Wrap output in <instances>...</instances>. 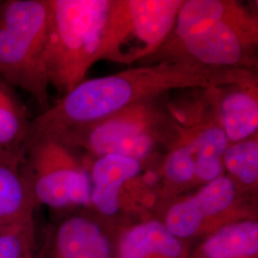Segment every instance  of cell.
I'll return each instance as SVG.
<instances>
[{
	"label": "cell",
	"mask_w": 258,
	"mask_h": 258,
	"mask_svg": "<svg viewBox=\"0 0 258 258\" xmlns=\"http://www.w3.org/2000/svg\"><path fill=\"white\" fill-rule=\"evenodd\" d=\"M250 84H257V74L248 69L166 61L129 68L78 84L31 120L27 141L60 138L171 90Z\"/></svg>",
	"instance_id": "1"
},
{
	"label": "cell",
	"mask_w": 258,
	"mask_h": 258,
	"mask_svg": "<svg viewBox=\"0 0 258 258\" xmlns=\"http://www.w3.org/2000/svg\"><path fill=\"white\" fill-rule=\"evenodd\" d=\"M257 45V17L243 3L184 0L165 42L141 63L166 61L254 71Z\"/></svg>",
	"instance_id": "2"
},
{
	"label": "cell",
	"mask_w": 258,
	"mask_h": 258,
	"mask_svg": "<svg viewBox=\"0 0 258 258\" xmlns=\"http://www.w3.org/2000/svg\"><path fill=\"white\" fill-rule=\"evenodd\" d=\"M186 134L158 99L129 106L89 126L55 139L92 158L120 155L142 161L160 148H172Z\"/></svg>",
	"instance_id": "3"
},
{
	"label": "cell",
	"mask_w": 258,
	"mask_h": 258,
	"mask_svg": "<svg viewBox=\"0 0 258 258\" xmlns=\"http://www.w3.org/2000/svg\"><path fill=\"white\" fill-rule=\"evenodd\" d=\"M50 22L45 73L60 96L86 80L97 63L109 0H48Z\"/></svg>",
	"instance_id": "4"
},
{
	"label": "cell",
	"mask_w": 258,
	"mask_h": 258,
	"mask_svg": "<svg viewBox=\"0 0 258 258\" xmlns=\"http://www.w3.org/2000/svg\"><path fill=\"white\" fill-rule=\"evenodd\" d=\"M49 22L48 0L0 1V75L42 111L50 106L44 63Z\"/></svg>",
	"instance_id": "5"
},
{
	"label": "cell",
	"mask_w": 258,
	"mask_h": 258,
	"mask_svg": "<svg viewBox=\"0 0 258 258\" xmlns=\"http://www.w3.org/2000/svg\"><path fill=\"white\" fill-rule=\"evenodd\" d=\"M184 0H109L96 61L131 66L152 55L174 26Z\"/></svg>",
	"instance_id": "6"
},
{
	"label": "cell",
	"mask_w": 258,
	"mask_h": 258,
	"mask_svg": "<svg viewBox=\"0 0 258 258\" xmlns=\"http://www.w3.org/2000/svg\"><path fill=\"white\" fill-rule=\"evenodd\" d=\"M21 170L37 206L53 209L91 207V179L77 151L51 138L29 140Z\"/></svg>",
	"instance_id": "7"
},
{
	"label": "cell",
	"mask_w": 258,
	"mask_h": 258,
	"mask_svg": "<svg viewBox=\"0 0 258 258\" xmlns=\"http://www.w3.org/2000/svg\"><path fill=\"white\" fill-rule=\"evenodd\" d=\"M237 187L229 176L210 182L194 196L173 204L166 212L167 230L179 239L188 238L204 225L230 211L236 200Z\"/></svg>",
	"instance_id": "8"
},
{
	"label": "cell",
	"mask_w": 258,
	"mask_h": 258,
	"mask_svg": "<svg viewBox=\"0 0 258 258\" xmlns=\"http://www.w3.org/2000/svg\"><path fill=\"white\" fill-rule=\"evenodd\" d=\"M36 258H110V246L97 222L77 213L58 223L49 248Z\"/></svg>",
	"instance_id": "9"
},
{
	"label": "cell",
	"mask_w": 258,
	"mask_h": 258,
	"mask_svg": "<svg viewBox=\"0 0 258 258\" xmlns=\"http://www.w3.org/2000/svg\"><path fill=\"white\" fill-rule=\"evenodd\" d=\"M91 179V207L105 216L119 211L121 187L138 175L140 161L120 155H105L83 161Z\"/></svg>",
	"instance_id": "10"
},
{
	"label": "cell",
	"mask_w": 258,
	"mask_h": 258,
	"mask_svg": "<svg viewBox=\"0 0 258 258\" xmlns=\"http://www.w3.org/2000/svg\"><path fill=\"white\" fill-rule=\"evenodd\" d=\"M37 207L21 161L0 153V232L33 220Z\"/></svg>",
	"instance_id": "11"
},
{
	"label": "cell",
	"mask_w": 258,
	"mask_h": 258,
	"mask_svg": "<svg viewBox=\"0 0 258 258\" xmlns=\"http://www.w3.org/2000/svg\"><path fill=\"white\" fill-rule=\"evenodd\" d=\"M226 88L218 102L217 118L229 144L238 143L256 135L257 84L231 85Z\"/></svg>",
	"instance_id": "12"
},
{
	"label": "cell",
	"mask_w": 258,
	"mask_h": 258,
	"mask_svg": "<svg viewBox=\"0 0 258 258\" xmlns=\"http://www.w3.org/2000/svg\"><path fill=\"white\" fill-rule=\"evenodd\" d=\"M119 258H185V248L164 223L151 220L132 227L123 234Z\"/></svg>",
	"instance_id": "13"
},
{
	"label": "cell",
	"mask_w": 258,
	"mask_h": 258,
	"mask_svg": "<svg viewBox=\"0 0 258 258\" xmlns=\"http://www.w3.org/2000/svg\"><path fill=\"white\" fill-rule=\"evenodd\" d=\"M31 119L16 91L0 75V153L22 161Z\"/></svg>",
	"instance_id": "14"
},
{
	"label": "cell",
	"mask_w": 258,
	"mask_h": 258,
	"mask_svg": "<svg viewBox=\"0 0 258 258\" xmlns=\"http://www.w3.org/2000/svg\"><path fill=\"white\" fill-rule=\"evenodd\" d=\"M202 258H255L258 224L253 220L233 222L210 235L200 249Z\"/></svg>",
	"instance_id": "15"
},
{
	"label": "cell",
	"mask_w": 258,
	"mask_h": 258,
	"mask_svg": "<svg viewBox=\"0 0 258 258\" xmlns=\"http://www.w3.org/2000/svg\"><path fill=\"white\" fill-rule=\"evenodd\" d=\"M223 166L244 186H256L258 180L257 134L241 141L229 144L223 157Z\"/></svg>",
	"instance_id": "16"
},
{
	"label": "cell",
	"mask_w": 258,
	"mask_h": 258,
	"mask_svg": "<svg viewBox=\"0 0 258 258\" xmlns=\"http://www.w3.org/2000/svg\"><path fill=\"white\" fill-rule=\"evenodd\" d=\"M37 250L34 219L0 232V258H36Z\"/></svg>",
	"instance_id": "17"
},
{
	"label": "cell",
	"mask_w": 258,
	"mask_h": 258,
	"mask_svg": "<svg viewBox=\"0 0 258 258\" xmlns=\"http://www.w3.org/2000/svg\"><path fill=\"white\" fill-rule=\"evenodd\" d=\"M166 179L176 184H184L195 178L194 154L186 144H181L170 149L164 165Z\"/></svg>",
	"instance_id": "18"
}]
</instances>
